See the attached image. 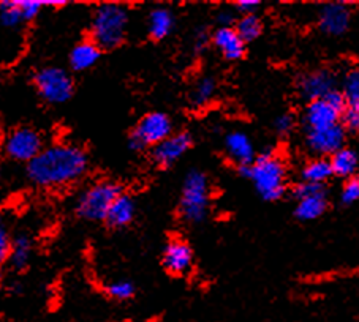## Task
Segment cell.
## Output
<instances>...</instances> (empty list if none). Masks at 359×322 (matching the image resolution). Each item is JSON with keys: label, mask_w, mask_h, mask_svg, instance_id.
Returning <instances> with one entry per match:
<instances>
[{"label": "cell", "mask_w": 359, "mask_h": 322, "mask_svg": "<svg viewBox=\"0 0 359 322\" xmlns=\"http://www.w3.org/2000/svg\"><path fill=\"white\" fill-rule=\"evenodd\" d=\"M345 130L340 125H334L325 130L307 132V146L318 155H332L344 147Z\"/></svg>", "instance_id": "obj_10"}, {"label": "cell", "mask_w": 359, "mask_h": 322, "mask_svg": "<svg viewBox=\"0 0 359 322\" xmlns=\"http://www.w3.org/2000/svg\"><path fill=\"white\" fill-rule=\"evenodd\" d=\"M102 55V49L92 40L81 41L72 49L70 66L75 71H84L94 66Z\"/></svg>", "instance_id": "obj_17"}, {"label": "cell", "mask_w": 359, "mask_h": 322, "mask_svg": "<svg viewBox=\"0 0 359 322\" xmlns=\"http://www.w3.org/2000/svg\"><path fill=\"white\" fill-rule=\"evenodd\" d=\"M340 201L346 206L359 201V177L353 176L348 178V182L344 185L342 193H340Z\"/></svg>", "instance_id": "obj_31"}, {"label": "cell", "mask_w": 359, "mask_h": 322, "mask_svg": "<svg viewBox=\"0 0 359 322\" xmlns=\"http://www.w3.org/2000/svg\"><path fill=\"white\" fill-rule=\"evenodd\" d=\"M30 253H32V241L27 235H16L10 245L8 261L11 267L16 270H22L27 267L30 261Z\"/></svg>", "instance_id": "obj_21"}, {"label": "cell", "mask_w": 359, "mask_h": 322, "mask_svg": "<svg viewBox=\"0 0 359 322\" xmlns=\"http://www.w3.org/2000/svg\"><path fill=\"white\" fill-rule=\"evenodd\" d=\"M191 147V136L189 133L171 134L170 138L160 142L154 147L152 160L156 161L160 168H168L175 164L176 161Z\"/></svg>", "instance_id": "obj_9"}, {"label": "cell", "mask_w": 359, "mask_h": 322, "mask_svg": "<svg viewBox=\"0 0 359 322\" xmlns=\"http://www.w3.org/2000/svg\"><path fill=\"white\" fill-rule=\"evenodd\" d=\"M350 24V11L342 4H330L321 10L320 27L325 34L342 35Z\"/></svg>", "instance_id": "obj_14"}, {"label": "cell", "mask_w": 359, "mask_h": 322, "mask_svg": "<svg viewBox=\"0 0 359 322\" xmlns=\"http://www.w3.org/2000/svg\"><path fill=\"white\" fill-rule=\"evenodd\" d=\"M225 148L228 157L241 168L252 164L255 161V150H253L252 141L244 133L233 132L225 138Z\"/></svg>", "instance_id": "obj_15"}, {"label": "cell", "mask_w": 359, "mask_h": 322, "mask_svg": "<svg viewBox=\"0 0 359 322\" xmlns=\"http://www.w3.org/2000/svg\"><path fill=\"white\" fill-rule=\"evenodd\" d=\"M0 178H2V171H0Z\"/></svg>", "instance_id": "obj_40"}, {"label": "cell", "mask_w": 359, "mask_h": 322, "mask_svg": "<svg viewBox=\"0 0 359 322\" xmlns=\"http://www.w3.org/2000/svg\"><path fill=\"white\" fill-rule=\"evenodd\" d=\"M340 120H342L340 125L344 127V130H348V132L353 133L359 132V106H350V104H346Z\"/></svg>", "instance_id": "obj_30"}, {"label": "cell", "mask_w": 359, "mask_h": 322, "mask_svg": "<svg viewBox=\"0 0 359 322\" xmlns=\"http://www.w3.org/2000/svg\"><path fill=\"white\" fill-rule=\"evenodd\" d=\"M344 95L346 104L350 106H359V70H353L345 79Z\"/></svg>", "instance_id": "obj_27"}, {"label": "cell", "mask_w": 359, "mask_h": 322, "mask_svg": "<svg viewBox=\"0 0 359 322\" xmlns=\"http://www.w3.org/2000/svg\"><path fill=\"white\" fill-rule=\"evenodd\" d=\"M22 15L18 0H4L0 2V22L4 27L13 29L22 22Z\"/></svg>", "instance_id": "obj_25"}, {"label": "cell", "mask_w": 359, "mask_h": 322, "mask_svg": "<svg viewBox=\"0 0 359 322\" xmlns=\"http://www.w3.org/2000/svg\"><path fill=\"white\" fill-rule=\"evenodd\" d=\"M214 45L217 46L219 51L224 54V57L228 60H238L244 55L245 43L241 40L236 29L233 27H220L215 30L212 35Z\"/></svg>", "instance_id": "obj_16"}, {"label": "cell", "mask_w": 359, "mask_h": 322, "mask_svg": "<svg viewBox=\"0 0 359 322\" xmlns=\"http://www.w3.org/2000/svg\"><path fill=\"white\" fill-rule=\"evenodd\" d=\"M334 85H336L334 74L327 70H320L307 74V76L301 79L299 92L307 100L315 102L321 100V98H325L330 92H332Z\"/></svg>", "instance_id": "obj_13"}, {"label": "cell", "mask_w": 359, "mask_h": 322, "mask_svg": "<svg viewBox=\"0 0 359 322\" xmlns=\"http://www.w3.org/2000/svg\"><path fill=\"white\" fill-rule=\"evenodd\" d=\"M175 26V18L166 8L154 10L149 16V34L154 40H163L171 34Z\"/></svg>", "instance_id": "obj_22"}, {"label": "cell", "mask_w": 359, "mask_h": 322, "mask_svg": "<svg viewBox=\"0 0 359 322\" xmlns=\"http://www.w3.org/2000/svg\"><path fill=\"white\" fill-rule=\"evenodd\" d=\"M233 21V15L230 13V11H222V13L219 15V22L222 24V27H231L230 24Z\"/></svg>", "instance_id": "obj_37"}, {"label": "cell", "mask_w": 359, "mask_h": 322, "mask_svg": "<svg viewBox=\"0 0 359 322\" xmlns=\"http://www.w3.org/2000/svg\"><path fill=\"white\" fill-rule=\"evenodd\" d=\"M10 237H8V232H7V227H5L2 218H0V261H5V259H8V253H10Z\"/></svg>", "instance_id": "obj_33"}, {"label": "cell", "mask_w": 359, "mask_h": 322, "mask_svg": "<svg viewBox=\"0 0 359 322\" xmlns=\"http://www.w3.org/2000/svg\"><path fill=\"white\" fill-rule=\"evenodd\" d=\"M331 168L332 174L339 177H353L358 168V155L351 150V148L342 147L340 150L331 155Z\"/></svg>", "instance_id": "obj_20"}, {"label": "cell", "mask_w": 359, "mask_h": 322, "mask_svg": "<svg viewBox=\"0 0 359 322\" xmlns=\"http://www.w3.org/2000/svg\"><path fill=\"white\" fill-rule=\"evenodd\" d=\"M172 132L171 119L163 113H149L140 120L138 125L130 134L128 146L132 150H142V148L154 146L170 138Z\"/></svg>", "instance_id": "obj_7"}, {"label": "cell", "mask_w": 359, "mask_h": 322, "mask_svg": "<svg viewBox=\"0 0 359 322\" xmlns=\"http://www.w3.org/2000/svg\"><path fill=\"white\" fill-rule=\"evenodd\" d=\"M241 172L250 178L258 193L266 201H276L285 193L287 168L282 158H278L276 153H262L252 164L241 168Z\"/></svg>", "instance_id": "obj_2"}, {"label": "cell", "mask_w": 359, "mask_h": 322, "mask_svg": "<svg viewBox=\"0 0 359 322\" xmlns=\"http://www.w3.org/2000/svg\"><path fill=\"white\" fill-rule=\"evenodd\" d=\"M262 30H263V24L259 21V18L255 15L243 16L236 24V32L244 43H249L258 38L259 34H262Z\"/></svg>", "instance_id": "obj_24"}, {"label": "cell", "mask_w": 359, "mask_h": 322, "mask_svg": "<svg viewBox=\"0 0 359 322\" xmlns=\"http://www.w3.org/2000/svg\"><path fill=\"white\" fill-rule=\"evenodd\" d=\"M163 265L172 275H184L194 264V251L184 240H171L163 251Z\"/></svg>", "instance_id": "obj_12"}, {"label": "cell", "mask_w": 359, "mask_h": 322, "mask_svg": "<svg viewBox=\"0 0 359 322\" xmlns=\"http://www.w3.org/2000/svg\"><path fill=\"white\" fill-rule=\"evenodd\" d=\"M325 100L330 103L334 109H337L340 114H342L346 108V98L344 95V92H339L336 89L330 92V94L325 97Z\"/></svg>", "instance_id": "obj_32"}, {"label": "cell", "mask_w": 359, "mask_h": 322, "mask_svg": "<svg viewBox=\"0 0 359 322\" xmlns=\"http://www.w3.org/2000/svg\"><path fill=\"white\" fill-rule=\"evenodd\" d=\"M18 5H20L22 20L32 21L39 16L41 8L48 5V0H18Z\"/></svg>", "instance_id": "obj_29"}, {"label": "cell", "mask_w": 359, "mask_h": 322, "mask_svg": "<svg viewBox=\"0 0 359 322\" xmlns=\"http://www.w3.org/2000/svg\"><path fill=\"white\" fill-rule=\"evenodd\" d=\"M342 114L337 109H334L325 98L309 103L304 114V125L307 132H315V130L331 128L339 125Z\"/></svg>", "instance_id": "obj_11"}, {"label": "cell", "mask_w": 359, "mask_h": 322, "mask_svg": "<svg viewBox=\"0 0 359 322\" xmlns=\"http://www.w3.org/2000/svg\"><path fill=\"white\" fill-rule=\"evenodd\" d=\"M107 293L111 297V299L116 300H128L132 299L135 294V286L130 281H114L109 283L107 286Z\"/></svg>", "instance_id": "obj_28"}, {"label": "cell", "mask_w": 359, "mask_h": 322, "mask_svg": "<svg viewBox=\"0 0 359 322\" xmlns=\"http://www.w3.org/2000/svg\"><path fill=\"white\" fill-rule=\"evenodd\" d=\"M215 94V80L212 78H201L198 80L194 92H191L190 100L195 106H204V104L212 100Z\"/></svg>", "instance_id": "obj_26"}, {"label": "cell", "mask_w": 359, "mask_h": 322, "mask_svg": "<svg viewBox=\"0 0 359 322\" xmlns=\"http://www.w3.org/2000/svg\"><path fill=\"white\" fill-rule=\"evenodd\" d=\"M88 155L81 147L54 144L36 155L27 164L30 182L41 188H59L81 178L88 171Z\"/></svg>", "instance_id": "obj_1"}, {"label": "cell", "mask_w": 359, "mask_h": 322, "mask_svg": "<svg viewBox=\"0 0 359 322\" xmlns=\"http://www.w3.org/2000/svg\"><path fill=\"white\" fill-rule=\"evenodd\" d=\"M128 13L117 4H103L95 10L90 26V40L100 49L121 46L127 35Z\"/></svg>", "instance_id": "obj_3"}, {"label": "cell", "mask_w": 359, "mask_h": 322, "mask_svg": "<svg viewBox=\"0 0 359 322\" xmlns=\"http://www.w3.org/2000/svg\"><path fill=\"white\" fill-rule=\"evenodd\" d=\"M326 207H327L326 191L320 190L317 193L309 195L306 197L298 200V206H296L294 215L302 221L315 220L325 214Z\"/></svg>", "instance_id": "obj_19"}, {"label": "cell", "mask_w": 359, "mask_h": 322, "mask_svg": "<svg viewBox=\"0 0 359 322\" xmlns=\"http://www.w3.org/2000/svg\"><path fill=\"white\" fill-rule=\"evenodd\" d=\"M135 216V202L128 195H121L117 200L113 202V206L109 207L107 214V225L109 227H123L130 225L133 221Z\"/></svg>", "instance_id": "obj_18"}, {"label": "cell", "mask_w": 359, "mask_h": 322, "mask_svg": "<svg viewBox=\"0 0 359 322\" xmlns=\"http://www.w3.org/2000/svg\"><path fill=\"white\" fill-rule=\"evenodd\" d=\"M320 190H323V185H315V183L302 182V183L298 185V187L294 188L293 195H294L296 200H301V197H306L309 195L317 193V191H320Z\"/></svg>", "instance_id": "obj_34"}, {"label": "cell", "mask_w": 359, "mask_h": 322, "mask_svg": "<svg viewBox=\"0 0 359 322\" xmlns=\"http://www.w3.org/2000/svg\"><path fill=\"white\" fill-rule=\"evenodd\" d=\"M258 7H259L258 0H239V2H236V8L244 16L253 15V11H255Z\"/></svg>", "instance_id": "obj_36"}, {"label": "cell", "mask_w": 359, "mask_h": 322, "mask_svg": "<svg viewBox=\"0 0 359 322\" xmlns=\"http://www.w3.org/2000/svg\"><path fill=\"white\" fill-rule=\"evenodd\" d=\"M34 84L46 103L62 104L73 95V79L64 68L46 66L35 73Z\"/></svg>", "instance_id": "obj_6"}, {"label": "cell", "mask_w": 359, "mask_h": 322, "mask_svg": "<svg viewBox=\"0 0 359 322\" xmlns=\"http://www.w3.org/2000/svg\"><path fill=\"white\" fill-rule=\"evenodd\" d=\"M122 195L114 182H98L86 188L76 201V215L88 221H104L109 207Z\"/></svg>", "instance_id": "obj_5"}, {"label": "cell", "mask_w": 359, "mask_h": 322, "mask_svg": "<svg viewBox=\"0 0 359 322\" xmlns=\"http://www.w3.org/2000/svg\"><path fill=\"white\" fill-rule=\"evenodd\" d=\"M0 267H2V261H0ZM0 280H2V270H0Z\"/></svg>", "instance_id": "obj_39"}, {"label": "cell", "mask_w": 359, "mask_h": 322, "mask_svg": "<svg viewBox=\"0 0 359 322\" xmlns=\"http://www.w3.org/2000/svg\"><path fill=\"white\" fill-rule=\"evenodd\" d=\"M209 182L208 177L201 171H190L185 177L182 196H181V216L184 221L196 225L204 221L209 210Z\"/></svg>", "instance_id": "obj_4"}, {"label": "cell", "mask_w": 359, "mask_h": 322, "mask_svg": "<svg viewBox=\"0 0 359 322\" xmlns=\"http://www.w3.org/2000/svg\"><path fill=\"white\" fill-rule=\"evenodd\" d=\"M274 127H276V130H277V133H280V134L290 133V132H292V130H293V127H294L293 117L290 115V114H283V115H280V117H277Z\"/></svg>", "instance_id": "obj_35"}, {"label": "cell", "mask_w": 359, "mask_h": 322, "mask_svg": "<svg viewBox=\"0 0 359 322\" xmlns=\"http://www.w3.org/2000/svg\"><path fill=\"white\" fill-rule=\"evenodd\" d=\"M196 51H201V49H204V46H206V43H208V35L204 34V32H198V35H196Z\"/></svg>", "instance_id": "obj_38"}, {"label": "cell", "mask_w": 359, "mask_h": 322, "mask_svg": "<svg viewBox=\"0 0 359 322\" xmlns=\"http://www.w3.org/2000/svg\"><path fill=\"white\" fill-rule=\"evenodd\" d=\"M4 150L8 158L29 164L43 150V139L34 128L22 127L7 136L4 142Z\"/></svg>", "instance_id": "obj_8"}, {"label": "cell", "mask_w": 359, "mask_h": 322, "mask_svg": "<svg viewBox=\"0 0 359 322\" xmlns=\"http://www.w3.org/2000/svg\"><path fill=\"white\" fill-rule=\"evenodd\" d=\"M332 174V168L330 160L325 158H317L309 161V163L304 166L302 169V178L307 183H315V185H321L326 182Z\"/></svg>", "instance_id": "obj_23"}]
</instances>
